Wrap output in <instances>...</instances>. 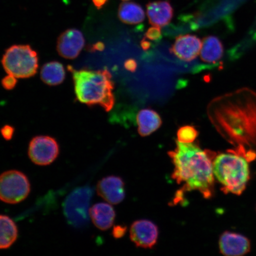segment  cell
<instances>
[{"instance_id":"6da1fadb","label":"cell","mask_w":256,"mask_h":256,"mask_svg":"<svg viewBox=\"0 0 256 256\" xmlns=\"http://www.w3.org/2000/svg\"><path fill=\"white\" fill-rule=\"evenodd\" d=\"M168 154L174 165L172 178L178 184H183L184 192L197 190L206 200L213 196L215 152L204 150L194 142L177 140L176 148Z\"/></svg>"},{"instance_id":"7a4b0ae2","label":"cell","mask_w":256,"mask_h":256,"mask_svg":"<svg viewBox=\"0 0 256 256\" xmlns=\"http://www.w3.org/2000/svg\"><path fill=\"white\" fill-rule=\"evenodd\" d=\"M68 68L72 72L75 94L80 102L88 106H100L106 112L113 108L114 83L110 72L107 70L92 71L75 70L72 66Z\"/></svg>"},{"instance_id":"3957f363","label":"cell","mask_w":256,"mask_h":256,"mask_svg":"<svg viewBox=\"0 0 256 256\" xmlns=\"http://www.w3.org/2000/svg\"><path fill=\"white\" fill-rule=\"evenodd\" d=\"M213 170L224 194L241 195L246 190L250 168L247 160L242 156L232 153L220 154L214 160Z\"/></svg>"},{"instance_id":"277c9868","label":"cell","mask_w":256,"mask_h":256,"mask_svg":"<svg viewBox=\"0 0 256 256\" xmlns=\"http://www.w3.org/2000/svg\"><path fill=\"white\" fill-rule=\"evenodd\" d=\"M2 63L8 74L28 78L37 73L39 58L36 51L28 44H17L6 50Z\"/></svg>"},{"instance_id":"5b68a950","label":"cell","mask_w":256,"mask_h":256,"mask_svg":"<svg viewBox=\"0 0 256 256\" xmlns=\"http://www.w3.org/2000/svg\"><path fill=\"white\" fill-rule=\"evenodd\" d=\"M92 191L89 187L76 188L66 198L64 203V213L67 222L76 228L88 225L90 204Z\"/></svg>"},{"instance_id":"8992f818","label":"cell","mask_w":256,"mask_h":256,"mask_svg":"<svg viewBox=\"0 0 256 256\" xmlns=\"http://www.w3.org/2000/svg\"><path fill=\"white\" fill-rule=\"evenodd\" d=\"M30 180L24 172L9 170L0 175V200L16 204L26 199L30 192Z\"/></svg>"},{"instance_id":"52a82bcc","label":"cell","mask_w":256,"mask_h":256,"mask_svg":"<svg viewBox=\"0 0 256 256\" xmlns=\"http://www.w3.org/2000/svg\"><path fill=\"white\" fill-rule=\"evenodd\" d=\"M59 154L58 143L55 138L50 136H35L28 145V156L36 165L44 166L52 164Z\"/></svg>"},{"instance_id":"ba28073f","label":"cell","mask_w":256,"mask_h":256,"mask_svg":"<svg viewBox=\"0 0 256 256\" xmlns=\"http://www.w3.org/2000/svg\"><path fill=\"white\" fill-rule=\"evenodd\" d=\"M84 44L85 39L82 32L76 28H69L58 38L56 50L64 58L74 60L78 56Z\"/></svg>"},{"instance_id":"9c48e42d","label":"cell","mask_w":256,"mask_h":256,"mask_svg":"<svg viewBox=\"0 0 256 256\" xmlns=\"http://www.w3.org/2000/svg\"><path fill=\"white\" fill-rule=\"evenodd\" d=\"M158 228L152 222L137 220L130 226V238L136 247L152 248L158 238Z\"/></svg>"},{"instance_id":"30bf717a","label":"cell","mask_w":256,"mask_h":256,"mask_svg":"<svg viewBox=\"0 0 256 256\" xmlns=\"http://www.w3.org/2000/svg\"><path fill=\"white\" fill-rule=\"evenodd\" d=\"M202 42L196 35L187 34L176 37L170 52L183 62H191L200 52Z\"/></svg>"},{"instance_id":"8fae6325","label":"cell","mask_w":256,"mask_h":256,"mask_svg":"<svg viewBox=\"0 0 256 256\" xmlns=\"http://www.w3.org/2000/svg\"><path fill=\"white\" fill-rule=\"evenodd\" d=\"M219 248L224 256H244L250 252L251 243L248 238L240 234L225 232L220 236Z\"/></svg>"},{"instance_id":"7c38bea8","label":"cell","mask_w":256,"mask_h":256,"mask_svg":"<svg viewBox=\"0 0 256 256\" xmlns=\"http://www.w3.org/2000/svg\"><path fill=\"white\" fill-rule=\"evenodd\" d=\"M96 190L98 196L112 204L121 203L126 197L124 182L118 176L102 178L98 182Z\"/></svg>"},{"instance_id":"4fadbf2b","label":"cell","mask_w":256,"mask_h":256,"mask_svg":"<svg viewBox=\"0 0 256 256\" xmlns=\"http://www.w3.org/2000/svg\"><path fill=\"white\" fill-rule=\"evenodd\" d=\"M146 14L150 24L154 26L164 27L174 18V9L168 0H160L146 4Z\"/></svg>"},{"instance_id":"5bb4252c","label":"cell","mask_w":256,"mask_h":256,"mask_svg":"<svg viewBox=\"0 0 256 256\" xmlns=\"http://www.w3.org/2000/svg\"><path fill=\"white\" fill-rule=\"evenodd\" d=\"M89 215L96 228L102 231L111 228L116 216L114 208L106 203L95 204L90 208Z\"/></svg>"},{"instance_id":"9a60e30c","label":"cell","mask_w":256,"mask_h":256,"mask_svg":"<svg viewBox=\"0 0 256 256\" xmlns=\"http://www.w3.org/2000/svg\"><path fill=\"white\" fill-rule=\"evenodd\" d=\"M138 132L140 136L145 137L158 130L162 124L160 114L152 108L140 110L136 116Z\"/></svg>"},{"instance_id":"2e32d148","label":"cell","mask_w":256,"mask_h":256,"mask_svg":"<svg viewBox=\"0 0 256 256\" xmlns=\"http://www.w3.org/2000/svg\"><path fill=\"white\" fill-rule=\"evenodd\" d=\"M224 46L222 41L215 36L204 38L200 52V58L204 62L215 64L222 58Z\"/></svg>"},{"instance_id":"e0dca14e","label":"cell","mask_w":256,"mask_h":256,"mask_svg":"<svg viewBox=\"0 0 256 256\" xmlns=\"http://www.w3.org/2000/svg\"><path fill=\"white\" fill-rule=\"evenodd\" d=\"M118 18L124 24H140L145 20V12L138 3L123 2L118 8Z\"/></svg>"},{"instance_id":"ac0fdd59","label":"cell","mask_w":256,"mask_h":256,"mask_svg":"<svg viewBox=\"0 0 256 256\" xmlns=\"http://www.w3.org/2000/svg\"><path fill=\"white\" fill-rule=\"evenodd\" d=\"M40 78L50 86L62 84L66 78V70L62 63L51 62L44 64L40 70Z\"/></svg>"},{"instance_id":"d6986e66","label":"cell","mask_w":256,"mask_h":256,"mask_svg":"<svg viewBox=\"0 0 256 256\" xmlns=\"http://www.w3.org/2000/svg\"><path fill=\"white\" fill-rule=\"evenodd\" d=\"M18 238V228L10 218L0 215V249H7Z\"/></svg>"},{"instance_id":"ffe728a7","label":"cell","mask_w":256,"mask_h":256,"mask_svg":"<svg viewBox=\"0 0 256 256\" xmlns=\"http://www.w3.org/2000/svg\"><path fill=\"white\" fill-rule=\"evenodd\" d=\"M199 132L194 126H185L178 130L177 136L178 142L182 143H193L196 140Z\"/></svg>"},{"instance_id":"44dd1931","label":"cell","mask_w":256,"mask_h":256,"mask_svg":"<svg viewBox=\"0 0 256 256\" xmlns=\"http://www.w3.org/2000/svg\"><path fill=\"white\" fill-rule=\"evenodd\" d=\"M145 38L150 40L159 42L162 38L161 28L160 27L154 26H153L152 27L150 28L147 30Z\"/></svg>"},{"instance_id":"7402d4cb","label":"cell","mask_w":256,"mask_h":256,"mask_svg":"<svg viewBox=\"0 0 256 256\" xmlns=\"http://www.w3.org/2000/svg\"><path fill=\"white\" fill-rule=\"evenodd\" d=\"M18 78L11 74L4 76L2 80V85L6 90H12L18 83Z\"/></svg>"},{"instance_id":"603a6c76","label":"cell","mask_w":256,"mask_h":256,"mask_svg":"<svg viewBox=\"0 0 256 256\" xmlns=\"http://www.w3.org/2000/svg\"><path fill=\"white\" fill-rule=\"evenodd\" d=\"M14 128L11 126H8V124H6L3 126L1 130H0V132H1L2 136L4 139L7 140H10L12 139V136H14Z\"/></svg>"},{"instance_id":"cb8c5ba5","label":"cell","mask_w":256,"mask_h":256,"mask_svg":"<svg viewBox=\"0 0 256 256\" xmlns=\"http://www.w3.org/2000/svg\"><path fill=\"white\" fill-rule=\"evenodd\" d=\"M124 67L128 72H135L137 69L138 64L134 59H128L124 62Z\"/></svg>"},{"instance_id":"d4e9b609","label":"cell","mask_w":256,"mask_h":256,"mask_svg":"<svg viewBox=\"0 0 256 256\" xmlns=\"http://www.w3.org/2000/svg\"><path fill=\"white\" fill-rule=\"evenodd\" d=\"M126 227L122 226H115L113 230V236L114 238H121L126 232Z\"/></svg>"},{"instance_id":"484cf974","label":"cell","mask_w":256,"mask_h":256,"mask_svg":"<svg viewBox=\"0 0 256 256\" xmlns=\"http://www.w3.org/2000/svg\"><path fill=\"white\" fill-rule=\"evenodd\" d=\"M104 44L101 42L92 44V46L88 48L89 50L92 52H96V51H103L104 50Z\"/></svg>"},{"instance_id":"4316f807","label":"cell","mask_w":256,"mask_h":256,"mask_svg":"<svg viewBox=\"0 0 256 256\" xmlns=\"http://www.w3.org/2000/svg\"><path fill=\"white\" fill-rule=\"evenodd\" d=\"M92 2H94L95 7L99 10L104 7L108 0H92Z\"/></svg>"},{"instance_id":"83f0119b","label":"cell","mask_w":256,"mask_h":256,"mask_svg":"<svg viewBox=\"0 0 256 256\" xmlns=\"http://www.w3.org/2000/svg\"><path fill=\"white\" fill-rule=\"evenodd\" d=\"M140 46L144 50H146L152 47V43L150 42L146 38H144V39L140 42Z\"/></svg>"},{"instance_id":"f1b7e54d","label":"cell","mask_w":256,"mask_h":256,"mask_svg":"<svg viewBox=\"0 0 256 256\" xmlns=\"http://www.w3.org/2000/svg\"><path fill=\"white\" fill-rule=\"evenodd\" d=\"M124 1H128V0H124Z\"/></svg>"}]
</instances>
